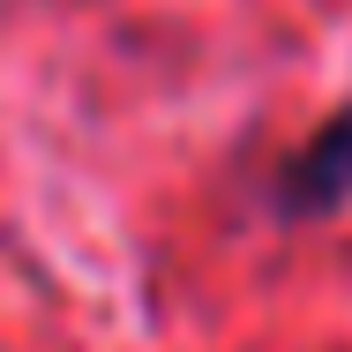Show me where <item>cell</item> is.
Wrapping results in <instances>:
<instances>
[{
    "label": "cell",
    "mask_w": 352,
    "mask_h": 352,
    "mask_svg": "<svg viewBox=\"0 0 352 352\" xmlns=\"http://www.w3.org/2000/svg\"><path fill=\"white\" fill-rule=\"evenodd\" d=\"M352 195V113H338L285 173V210H330Z\"/></svg>",
    "instance_id": "cell-1"
}]
</instances>
